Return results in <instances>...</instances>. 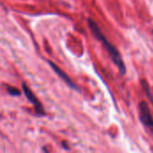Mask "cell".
<instances>
[{
  "mask_svg": "<svg viewBox=\"0 0 153 153\" xmlns=\"http://www.w3.org/2000/svg\"><path fill=\"white\" fill-rule=\"evenodd\" d=\"M87 22H88V26H89L92 35L102 44V46L108 52L112 63L117 68L118 73L122 76H125L126 74V65L125 64V61H124L119 50L117 48V47L114 44H112L108 39V38L105 36V34L103 33V31L101 30V29L100 28V26L98 25V23L95 21L89 18L87 20Z\"/></svg>",
  "mask_w": 153,
  "mask_h": 153,
  "instance_id": "1",
  "label": "cell"
},
{
  "mask_svg": "<svg viewBox=\"0 0 153 153\" xmlns=\"http://www.w3.org/2000/svg\"><path fill=\"white\" fill-rule=\"evenodd\" d=\"M137 109L139 121L153 138V117L148 103L145 100H142L139 102Z\"/></svg>",
  "mask_w": 153,
  "mask_h": 153,
  "instance_id": "2",
  "label": "cell"
},
{
  "mask_svg": "<svg viewBox=\"0 0 153 153\" xmlns=\"http://www.w3.org/2000/svg\"><path fill=\"white\" fill-rule=\"evenodd\" d=\"M22 91L27 98V100L32 104V106L34 107V109H35V113L39 116V117H42V116H45V111H44V108H43V106L41 105V103L39 102V100L37 99V97L34 95V93L30 91V89L26 86L25 83H22Z\"/></svg>",
  "mask_w": 153,
  "mask_h": 153,
  "instance_id": "3",
  "label": "cell"
},
{
  "mask_svg": "<svg viewBox=\"0 0 153 153\" xmlns=\"http://www.w3.org/2000/svg\"><path fill=\"white\" fill-rule=\"evenodd\" d=\"M152 35H153V30H152Z\"/></svg>",
  "mask_w": 153,
  "mask_h": 153,
  "instance_id": "7",
  "label": "cell"
},
{
  "mask_svg": "<svg viewBox=\"0 0 153 153\" xmlns=\"http://www.w3.org/2000/svg\"><path fill=\"white\" fill-rule=\"evenodd\" d=\"M140 85L142 87L143 91L144 92V94L146 95L147 99L152 103V105L153 107V93L152 91V88H151L148 81L145 80V79H141L140 80Z\"/></svg>",
  "mask_w": 153,
  "mask_h": 153,
  "instance_id": "5",
  "label": "cell"
},
{
  "mask_svg": "<svg viewBox=\"0 0 153 153\" xmlns=\"http://www.w3.org/2000/svg\"><path fill=\"white\" fill-rule=\"evenodd\" d=\"M6 91H7L8 93L11 94L12 96H20V95H21V91H20L18 89L14 88V87L8 86V87L6 88Z\"/></svg>",
  "mask_w": 153,
  "mask_h": 153,
  "instance_id": "6",
  "label": "cell"
},
{
  "mask_svg": "<svg viewBox=\"0 0 153 153\" xmlns=\"http://www.w3.org/2000/svg\"><path fill=\"white\" fill-rule=\"evenodd\" d=\"M48 64H49V65L52 67V69L54 70V72L70 87V88H72V89H74V90H76V91H79V89H78V87H77V85H75L74 83V82L71 80V78L63 71V70H61L56 65H55L53 62H51V61H48Z\"/></svg>",
  "mask_w": 153,
  "mask_h": 153,
  "instance_id": "4",
  "label": "cell"
}]
</instances>
